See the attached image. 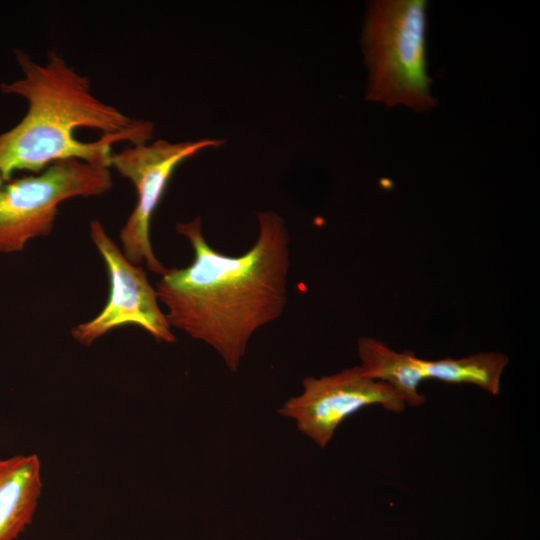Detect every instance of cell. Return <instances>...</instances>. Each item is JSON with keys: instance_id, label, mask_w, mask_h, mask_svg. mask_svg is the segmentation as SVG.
Instances as JSON below:
<instances>
[{"instance_id": "obj_7", "label": "cell", "mask_w": 540, "mask_h": 540, "mask_svg": "<svg viewBox=\"0 0 540 540\" xmlns=\"http://www.w3.org/2000/svg\"><path fill=\"white\" fill-rule=\"evenodd\" d=\"M300 395L288 399L278 414L293 419L298 430L325 448L338 426L357 411L380 405L390 412L406 408L402 397L388 384L366 376L360 366L335 374L306 377Z\"/></svg>"}, {"instance_id": "obj_3", "label": "cell", "mask_w": 540, "mask_h": 540, "mask_svg": "<svg viewBox=\"0 0 540 540\" xmlns=\"http://www.w3.org/2000/svg\"><path fill=\"white\" fill-rule=\"evenodd\" d=\"M426 6L422 0L370 2L362 37L368 100L416 111L435 106L427 74Z\"/></svg>"}, {"instance_id": "obj_9", "label": "cell", "mask_w": 540, "mask_h": 540, "mask_svg": "<svg viewBox=\"0 0 540 540\" xmlns=\"http://www.w3.org/2000/svg\"><path fill=\"white\" fill-rule=\"evenodd\" d=\"M357 351L359 366L366 376L390 385L406 406L420 407L425 403V396L419 392L421 382L426 380L422 358L408 350L397 352L370 337L358 339Z\"/></svg>"}, {"instance_id": "obj_4", "label": "cell", "mask_w": 540, "mask_h": 540, "mask_svg": "<svg viewBox=\"0 0 540 540\" xmlns=\"http://www.w3.org/2000/svg\"><path fill=\"white\" fill-rule=\"evenodd\" d=\"M112 186L109 167L77 159L23 177L0 175V253L21 252L29 241L51 234L62 202L99 196Z\"/></svg>"}, {"instance_id": "obj_6", "label": "cell", "mask_w": 540, "mask_h": 540, "mask_svg": "<svg viewBox=\"0 0 540 540\" xmlns=\"http://www.w3.org/2000/svg\"><path fill=\"white\" fill-rule=\"evenodd\" d=\"M89 234L105 263L110 291L98 315L72 328L73 338L89 346L115 328L135 325L159 342H175L172 328L159 306L156 289L148 281L144 269L124 256L99 220L90 222Z\"/></svg>"}, {"instance_id": "obj_2", "label": "cell", "mask_w": 540, "mask_h": 540, "mask_svg": "<svg viewBox=\"0 0 540 540\" xmlns=\"http://www.w3.org/2000/svg\"><path fill=\"white\" fill-rule=\"evenodd\" d=\"M13 54L23 76L2 82L0 91L23 98L27 111L0 134L4 179L17 171L37 174L69 159L111 168L114 144H142L152 138L153 123L134 119L97 98L89 79L56 51H48L43 64L21 49Z\"/></svg>"}, {"instance_id": "obj_1", "label": "cell", "mask_w": 540, "mask_h": 540, "mask_svg": "<svg viewBox=\"0 0 540 540\" xmlns=\"http://www.w3.org/2000/svg\"><path fill=\"white\" fill-rule=\"evenodd\" d=\"M258 236L249 250L228 256L210 246L198 216L176 231L193 261L170 268L155 285L171 328L215 350L231 372L239 369L250 338L279 319L287 304L290 234L273 211L257 212Z\"/></svg>"}, {"instance_id": "obj_8", "label": "cell", "mask_w": 540, "mask_h": 540, "mask_svg": "<svg viewBox=\"0 0 540 540\" xmlns=\"http://www.w3.org/2000/svg\"><path fill=\"white\" fill-rule=\"evenodd\" d=\"M41 491L37 455L0 459V540H15L30 524Z\"/></svg>"}, {"instance_id": "obj_10", "label": "cell", "mask_w": 540, "mask_h": 540, "mask_svg": "<svg viewBox=\"0 0 540 540\" xmlns=\"http://www.w3.org/2000/svg\"><path fill=\"white\" fill-rule=\"evenodd\" d=\"M509 363L500 352H481L462 358L423 359L426 379L449 384H472L492 395H498L502 373Z\"/></svg>"}, {"instance_id": "obj_5", "label": "cell", "mask_w": 540, "mask_h": 540, "mask_svg": "<svg viewBox=\"0 0 540 540\" xmlns=\"http://www.w3.org/2000/svg\"><path fill=\"white\" fill-rule=\"evenodd\" d=\"M220 139H200L172 143L159 139L147 144H132L113 152L110 167L135 187L137 202L119 233L121 251L133 264L158 275L167 268L157 259L150 240V225L176 168L186 159L209 147H220Z\"/></svg>"}]
</instances>
